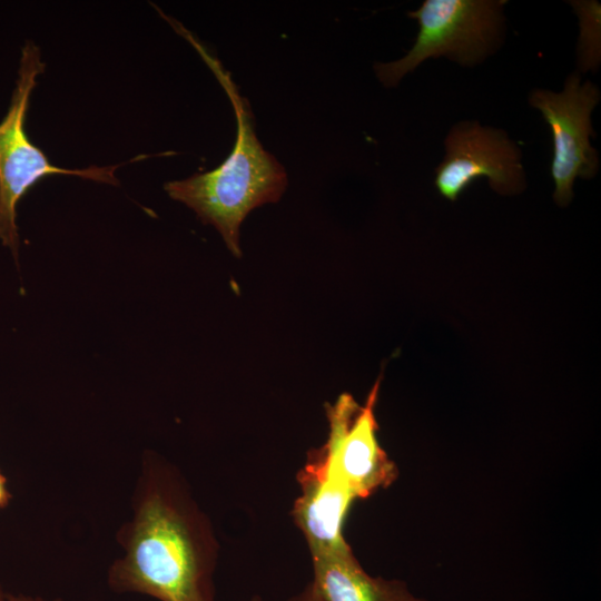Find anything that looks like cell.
<instances>
[{
  "label": "cell",
  "mask_w": 601,
  "mask_h": 601,
  "mask_svg": "<svg viewBox=\"0 0 601 601\" xmlns=\"http://www.w3.org/2000/svg\"><path fill=\"white\" fill-rule=\"evenodd\" d=\"M134 518L119 532L125 555L108 572L118 593L159 601H217L218 543L186 482L164 460H146Z\"/></svg>",
  "instance_id": "cell-1"
},
{
  "label": "cell",
  "mask_w": 601,
  "mask_h": 601,
  "mask_svg": "<svg viewBox=\"0 0 601 601\" xmlns=\"http://www.w3.org/2000/svg\"><path fill=\"white\" fill-rule=\"evenodd\" d=\"M165 20L197 50L218 79L231 101L237 134L230 155L216 169L168 181L164 188L173 199L193 209L204 224L213 225L233 255L240 257L243 220L254 208L279 200L287 175L258 140L249 104L240 96L230 73L179 21L170 17Z\"/></svg>",
  "instance_id": "cell-2"
},
{
  "label": "cell",
  "mask_w": 601,
  "mask_h": 601,
  "mask_svg": "<svg viewBox=\"0 0 601 601\" xmlns=\"http://www.w3.org/2000/svg\"><path fill=\"white\" fill-rule=\"evenodd\" d=\"M38 46L26 41L21 49L18 79L7 115L0 122V239L18 264L19 235L17 205L20 199L42 178L52 175L77 176L114 186L119 185L115 170L124 164L90 166L85 169H68L53 165L47 155L28 137L24 128L31 92L37 77L45 71Z\"/></svg>",
  "instance_id": "cell-3"
},
{
  "label": "cell",
  "mask_w": 601,
  "mask_h": 601,
  "mask_svg": "<svg viewBox=\"0 0 601 601\" xmlns=\"http://www.w3.org/2000/svg\"><path fill=\"white\" fill-rule=\"evenodd\" d=\"M503 0H425L407 14L417 21L414 45L401 59L377 62L374 70L385 87L431 58L444 57L474 67L493 55L504 39Z\"/></svg>",
  "instance_id": "cell-4"
},
{
  "label": "cell",
  "mask_w": 601,
  "mask_h": 601,
  "mask_svg": "<svg viewBox=\"0 0 601 601\" xmlns=\"http://www.w3.org/2000/svg\"><path fill=\"white\" fill-rule=\"evenodd\" d=\"M381 378L372 387L366 403L359 405L348 393L326 404L328 436L325 443L308 453L307 462L353 497L366 499L390 486L398 470L381 447L375 418Z\"/></svg>",
  "instance_id": "cell-5"
},
{
  "label": "cell",
  "mask_w": 601,
  "mask_h": 601,
  "mask_svg": "<svg viewBox=\"0 0 601 601\" xmlns=\"http://www.w3.org/2000/svg\"><path fill=\"white\" fill-rule=\"evenodd\" d=\"M599 100V88L590 80L582 82L579 72L568 76L560 92L534 89L529 97L552 135L551 177L559 206L572 200L577 178L589 179L598 173L599 156L590 139L594 136L591 115Z\"/></svg>",
  "instance_id": "cell-6"
},
{
  "label": "cell",
  "mask_w": 601,
  "mask_h": 601,
  "mask_svg": "<svg viewBox=\"0 0 601 601\" xmlns=\"http://www.w3.org/2000/svg\"><path fill=\"white\" fill-rule=\"evenodd\" d=\"M445 155L435 168L434 185L455 201L476 179L485 177L500 195H515L525 187L519 146L504 130L465 120L454 125L444 139Z\"/></svg>",
  "instance_id": "cell-7"
},
{
  "label": "cell",
  "mask_w": 601,
  "mask_h": 601,
  "mask_svg": "<svg viewBox=\"0 0 601 601\" xmlns=\"http://www.w3.org/2000/svg\"><path fill=\"white\" fill-rule=\"evenodd\" d=\"M297 482L300 493L292 516L306 540L311 556L348 548L343 525L355 500L353 495L308 463L298 471Z\"/></svg>",
  "instance_id": "cell-8"
},
{
  "label": "cell",
  "mask_w": 601,
  "mask_h": 601,
  "mask_svg": "<svg viewBox=\"0 0 601 601\" xmlns=\"http://www.w3.org/2000/svg\"><path fill=\"white\" fill-rule=\"evenodd\" d=\"M313 583L325 601H428L398 579L368 574L351 546L312 556Z\"/></svg>",
  "instance_id": "cell-9"
},
{
  "label": "cell",
  "mask_w": 601,
  "mask_h": 601,
  "mask_svg": "<svg viewBox=\"0 0 601 601\" xmlns=\"http://www.w3.org/2000/svg\"><path fill=\"white\" fill-rule=\"evenodd\" d=\"M580 23L578 61L582 71L595 70L600 62V12L597 1H571Z\"/></svg>",
  "instance_id": "cell-10"
},
{
  "label": "cell",
  "mask_w": 601,
  "mask_h": 601,
  "mask_svg": "<svg viewBox=\"0 0 601 601\" xmlns=\"http://www.w3.org/2000/svg\"><path fill=\"white\" fill-rule=\"evenodd\" d=\"M286 601H325L315 584L311 580L299 592L289 597Z\"/></svg>",
  "instance_id": "cell-11"
},
{
  "label": "cell",
  "mask_w": 601,
  "mask_h": 601,
  "mask_svg": "<svg viewBox=\"0 0 601 601\" xmlns=\"http://www.w3.org/2000/svg\"><path fill=\"white\" fill-rule=\"evenodd\" d=\"M7 477L0 470V510L8 506L12 495L8 490Z\"/></svg>",
  "instance_id": "cell-12"
},
{
  "label": "cell",
  "mask_w": 601,
  "mask_h": 601,
  "mask_svg": "<svg viewBox=\"0 0 601 601\" xmlns=\"http://www.w3.org/2000/svg\"><path fill=\"white\" fill-rule=\"evenodd\" d=\"M7 601H46V600L40 597H29V595H23V594H19V595L8 594ZM52 601H61V600L55 599Z\"/></svg>",
  "instance_id": "cell-13"
},
{
  "label": "cell",
  "mask_w": 601,
  "mask_h": 601,
  "mask_svg": "<svg viewBox=\"0 0 601 601\" xmlns=\"http://www.w3.org/2000/svg\"><path fill=\"white\" fill-rule=\"evenodd\" d=\"M8 594L4 592L3 588L0 584V601H7Z\"/></svg>",
  "instance_id": "cell-14"
},
{
  "label": "cell",
  "mask_w": 601,
  "mask_h": 601,
  "mask_svg": "<svg viewBox=\"0 0 601 601\" xmlns=\"http://www.w3.org/2000/svg\"><path fill=\"white\" fill-rule=\"evenodd\" d=\"M248 601H262V600L259 595H254Z\"/></svg>",
  "instance_id": "cell-15"
}]
</instances>
